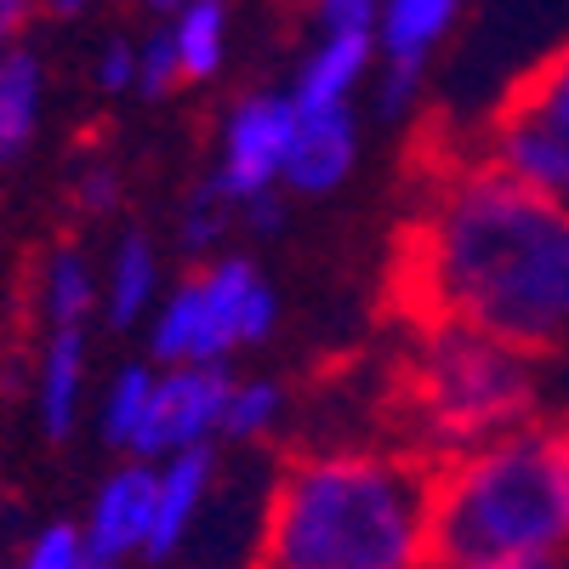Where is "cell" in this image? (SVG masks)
Here are the masks:
<instances>
[{"instance_id":"4316f807","label":"cell","mask_w":569,"mask_h":569,"mask_svg":"<svg viewBox=\"0 0 569 569\" xmlns=\"http://www.w3.org/2000/svg\"><path fill=\"white\" fill-rule=\"evenodd\" d=\"M246 217H251L257 233H273V228H279V200L268 194V188H257V194L246 200Z\"/></svg>"},{"instance_id":"484cf974","label":"cell","mask_w":569,"mask_h":569,"mask_svg":"<svg viewBox=\"0 0 569 569\" xmlns=\"http://www.w3.org/2000/svg\"><path fill=\"white\" fill-rule=\"evenodd\" d=\"M80 200H86L91 211H114L120 188H114V177H109V171H91V177L80 182Z\"/></svg>"},{"instance_id":"f1b7e54d","label":"cell","mask_w":569,"mask_h":569,"mask_svg":"<svg viewBox=\"0 0 569 569\" xmlns=\"http://www.w3.org/2000/svg\"><path fill=\"white\" fill-rule=\"evenodd\" d=\"M149 7H160V12H177V7H182V0H149Z\"/></svg>"},{"instance_id":"7c38bea8","label":"cell","mask_w":569,"mask_h":569,"mask_svg":"<svg viewBox=\"0 0 569 569\" xmlns=\"http://www.w3.org/2000/svg\"><path fill=\"white\" fill-rule=\"evenodd\" d=\"M376 52V34L370 29H330V40L308 58L302 80H297V109H330V103H348V91L359 86L365 63Z\"/></svg>"},{"instance_id":"83f0119b","label":"cell","mask_w":569,"mask_h":569,"mask_svg":"<svg viewBox=\"0 0 569 569\" xmlns=\"http://www.w3.org/2000/svg\"><path fill=\"white\" fill-rule=\"evenodd\" d=\"M29 7H34V0H0V40H12V29L23 23Z\"/></svg>"},{"instance_id":"5b68a950","label":"cell","mask_w":569,"mask_h":569,"mask_svg":"<svg viewBox=\"0 0 569 569\" xmlns=\"http://www.w3.org/2000/svg\"><path fill=\"white\" fill-rule=\"evenodd\" d=\"M485 154L547 194L569 200V40L547 52L496 109Z\"/></svg>"},{"instance_id":"603a6c76","label":"cell","mask_w":569,"mask_h":569,"mask_svg":"<svg viewBox=\"0 0 569 569\" xmlns=\"http://www.w3.org/2000/svg\"><path fill=\"white\" fill-rule=\"evenodd\" d=\"M137 80L149 98H160V91H171L182 80V58H177V34H154L149 40V52L137 58Z\"/></svg>"},{"instance_id":"5bb4252c","label":"cell","mask_w":569,"mask_h":569,"mask_svg":"<svg viewBox=\"0 0 569 569\" xmlns=\"http://www.w3.org/2000/svg\"><path fill=\"white\" fill-rule=\"evenodd\" d=\"M80 405V325H58V337L46 342L40 359V421L52 439H69Z\"/></svg>"},{"instance_id":"cb8c5ba5","label":"cell","mask_w":569,"mask_h":569,"mask_svg":"<svg viewBox=\"0 0 569 569\" xmlns=\"http://www.w3.org/2000/svg\"><path fill=\"white\" fill-rule=\"evenodd\" d=\"M325 29H370L376 23V0H319Z\"/></svg>"},{"instance_id":"3957f363","label":"cell","mask_w":569,"mask_h":569,"mask_svg":"<svg viewBox=\"0 0 569 569\" xmlns=\"http://www.w3.org/2000/svg\"><path fill=\"white\" fill-rule=\"evenodd\" d=\"M427 485L399 456H308L273 485L257 563L410 569L427 536Z\"/></svg>"},{"instance_id":"2e32d148","label":"cell","mask_w":569,"mask_h":569,"mask_svg":"<svg viewBox=\"0 0 569 569\" xmlns=\"http://www.w3.org/2000/svg\"><path fill=\"white\" fill-rule=\"evenodd\" d=\"M171 34H177L182 80H206L222 63V7L217 0H182V18Z\"/></svg>"},{"instance_id":"52a82bcc","label":"cell","mask_w":569,"mask_h":569,"mask_svg":"<svg viewBox=\"0 0 569 569\" xmlns=\"http://www.w3.org/2000/svg\"><path fill=\"white\" fill-rule=\"evenodd\" d=\"M297 131V103L291 98H251L228 120V149H222V194L251 200L257 188H273L284 171V149Z\"/></svg>"},{"instance_id":"ba28073f","label":"cell","mask_w":569,"mask_h":569,"mask_svg":"<svg viewBox=\"0 0 569 569\" xmlns=\"http://www.w3.org/2000/svg\"><path fill=\"white\" fill-rule=\"evenodd\" d=\"M273 330V291H262L251 262H217L200 273V359L262 342Z\"/></svg>"},{"instance_id":"d6986e66","label":"cell","mask_w":569,"mask_h":569,"mask_svg":"<svg viewBox=\"0 0 569 569\" xmlns=\"http://www.w3.org/2000/svg\"><path fill=\"white\" fill-rule=\"evenodd\" d=\"M273 416H279V393L268 382H251V388H233L228 393L217 427H222L228 439H257V433H268V427H273Z\"/></svg>"},{"instance_id":"4fadbf2b","label":"cell","mask_w":569,"mask_h":569,"mask_svg":"<svg viewBox=\"0 0 569 569\" xmlns=\"http://www.w3.org/2000/svg\"><path fill=\"white\" fill-rule=\"evenodd\" d=\"M456 7H461V0H388V7H382V40H376V46L388 52V63L421 69L427 52L445 40Z\"/></svg>"},{"instance_id":"f546056e","label":"cell","mask_w":569,"mask_h":569,"mask_svg":"<svg viewBox=\"0 0 569 569\" xmlns=\"http://www.w3.org/2000/svg\"><path fill=\"white\" fill-rule=\"evenodd\" d=\"M52 7H58V12H80V0H52Z\"/></svg>"},{"instance_id":"ffe728a7","label":"cell","mask_w":569,"mask_h":569,"mask_svg":"<svg viewBox=\"0 0 569 569\" xmlns=\"http://www.w3.org/2000/svg\"><path fill=\"white\" fill-rule=\"evenodd\" d=\"M149 393H154V376L142 370V365H131V370L114 376V393H109V410H103V433L114 445H131V427H137L142 405H149Z\"/></svg>"},{"instance_id":"8992f818","label":"cell","mask_w":569,"mask_h":569,"mask_svg":"<svg viewBox=\"0 0 569 569\" xmlns=\"http://www.w3.org/2000/svg\"><path fill=\"white\" fill-rule=\"evenodd\" d=\"M228 393H233V382H228V370L217 359L177 365L171 376H160L149 405H142V416L131 427V450L160 456V450L206 445V433H217V421H222Z\"/></svg>"},{"instance_id":"6da1fadb","label":"cell","mask_w":569,"mask_h":569,"mask_svg":"<svg viewBox=\"0 0 569 569\" xmlns=\"http://www.w3.org/2000/svg\"><path fill=\"white\" fill-rule=\"evenodd\" d=\"M405 302L421 325H472L536 359L569 348V200L490 154L450 166L405 228Z\"/></svg>"},{"instance_id":"7a4b0ae2","label":"cell","mask_w":569,"mask_h":569,"mask_svg":"<svg viewBox=\"0 0 569 569\" xmlns=\"http://www.w3.org/2000/svg\"><path fill=\"white\" fill-rule=\"evenodd\" d=\"M421 563H569V421H518L485 445L456 450L427 485Z\"/></svg>"},{"instance_id":"9a60e30c","label":"cell","mask_w":569,"mask_h":569,"mask_svg":"<svg viewBox=\"0 0 569 569\" xmlns=\"http://www.w3.org/2000/svg\"><path fill=\"white\" fill-rule=\"evenodd\" d=\"M34 109H40V63L29 52H7L0 58V166L29 149Z\"/></svg>"},{"instance_id":"44dd1931","label":"cell","mask_w":569,"mask_h":569,"mask_svg":"<svg viewBox=\"0 0 569 569\" xmlns=\"http://www.w3.org/2000/svg\"><path fill=\"white\" fill-rule=\"evenodd\" d=\"M222 206H228V194H222V182L211 177L206 188H194V200H188V217H182V246L188 251H211V240L222 233Z\"/></svg>"},{"instance_id":"9c48e42d","label":"cell","mask_w":569,"mask_h":569,"mask_svg":"<svg viewBox=\"0 0 569 569\" xmlns=\"http://www.w3.org/2000/svg\"><path fill=\"white\" fill-rule=\"evenodd\" d=\"M154 472L149 467H126L103 485L98 507H91V536H86V563L103 569V563H120L131 552H142L149 541V525H154Z\"/></svg>"},{"instance_id":"e0dca14e","label":"cell","mask_w":569,"mask_h":569,"mask_svg":"<svg viewBox=\"0 0 569 569\" xmlns=\"http://www.w3.org/2000/svg\"><path fill=\"white\" fill-rule=\"evenodd\" d=\"M154 297V251L149 240H126L114 257V284H109V319L131 325Z\"/></svg>"},{"instance_id":"d4e9b609","label":"cell","mask_w":569,"mask_h":569,"mask_svg":"<svg viewBox=\"0 0 569 569\" xmlns=\"http://www.w3.org/2000/svg\"><path fill=\"white\" fill-rule=\"evenodd\" d=\"M98 80H103L109 91H120V86L137 80V52H131L126 40H109V52L98 58Z\"/></svg>"},{"instance_id":"7402d4cb","label":"cell","mask_w":569,"mask_h":569,"mask_svg":"<svg viewBox=\"0 0 569 569\" xmlns=\"http://www.w3.org/2000/svg\"><path fill=\"white\" fill-rule=\"evenodd\" d=\"M86 563V536L74 525H52L40 530L29 547V569H80Z\"/></svg>"},{"instance_id":"ac0fdd59","label":"cell","mask_w":569,"mask_h":569,"mask_svg":"<svg viewBox=\"0 0 569 569\" xmlns=\"http://www.w3.org/2000/svg\"><path fill=\"white\" fill-rule=\"evenodd\" d=\"M46 313L58 325H80L91 313V273L74 251L52 257V268H46Z\"/></svg>"},{"instance_id":"8fae6325","label":"cell","mask_w":569,"mask_h":569,"mask_svg":"<svg viewBox=\"0 0 569 569\" xmlns=\"http://www.w3.org/2000/svg\"><path fill=\"white\" fill-rule=\"evenodd\" d=\"M206 490H211V450H200V445L177 450V461L154 485V525H149V541H142V558L166 563L188 541V530H194V518L206 507Z\"/></svg>"},{"instance_id":"277c9868","label":"cell","mask_w":569,"mask_h":569,"mask_svg":"<svg viewBox=\"0 0 569 569\" xmlns=\"http://www.w3.org/2000/svg\"><path fill=\"white\" fill-rule=\"evenodd\" d=\"M427 342L410 376V410L421 421L427 445L445 456L485 445L518 421H536L541 376L536 353L485 337L472 325H421Z\"/></svg>"},{"instance_id":"30bf717a","label":"cell","mask_w":569,"mask_h":569,"mask_svg":"<svg viewBox=\"0 0 569 569\" xmlns=\"http://www.w3.org/2000/svg\"><path fill=\"white\" fill-rule=\"evenodd\" d=\"M353 166V114L348 103L330 109H297V131L291 149H284V182L302 188V194H319V188H337Z\"/></svg>"}]
</instances>
